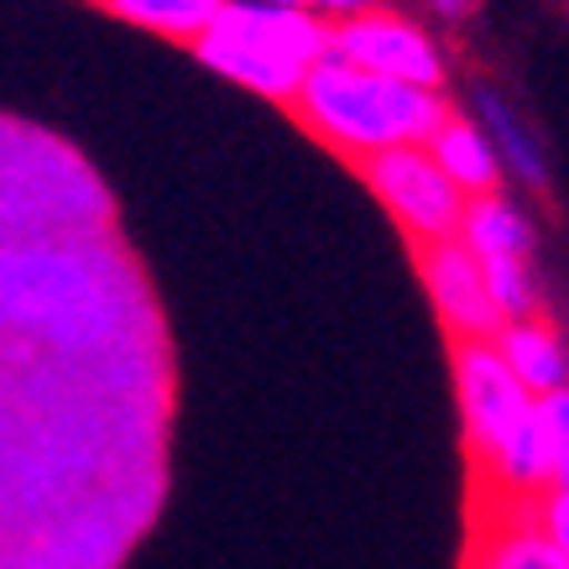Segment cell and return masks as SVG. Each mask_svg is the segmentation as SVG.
<instances>
[{
	"instance_id": "6da1fadb",
	"label": "cell",
	"mask_w": 569,
	"mask_h": 569,
	"mask_svg": "<svg viewBox=\"0 0 569 569\" xmlns=\"http://www.w3.org/2000/svg\"><path fill=\"white\" fill-rule=\"evenodd\" d=\"M288 104L313 137L356 162L381 147H429V137L449 116L433 89L397 84V79L366 73L356 63H340L329 52L303 73V84Z\"/></svg>"
},
{
	"instance_id": "7a4b0ae2",
	"label": "cell",
	"mask_w": 569,
	"mask_h": 569,
	"mask_svg": "<svg viewBox=\"0 0 569 569\" xmlns=\"http://www.w3.org/2000/svg\"><path fill=\"white\" fill-rule=\"evenodd\" d=\"M0 319L84 350L116 329L121 293L79 246H0Z\"/></svg>"
},
{
	"instance_id": "3957f363",
	"label": "cell",
	"mask_w": 569,
	"mask_h": 569,
	"mask_svg": "<svg viewBox=\"0 0 569 569\" xmlns=\"http://www.w3.org/2000/svg\"><path fill=\"white\" fill-rule=\"evenodd\" d=\"M329 27L303 6H257L224 0L214 21L193 37V52L214 73L257 89L267 100H293L303 73L325 58Z\"/></svg>"
},
{
	"instance_id": "277c9868",
	"label": "cell",
	"mask_w": 569,
	"mask_h": 569,
	"mask_svg": "<svg viewBox=\"0 0 569 569\" xmlns=\"http://www.w3.org/2000/svg\"><path fill=\"white\" fill-rule=\"evenodd\" d=\"M361 173L371 183V193L392 209L397 224L418 246L455 241L466 193L445 178V168L429 157V147H381V152L361 157Z\"/></svg>"
},
{
	"instance_id": "5b68a950",
	"label": "cell",
	"mask_w": 569,
	"mask_h": 569,
	"mask_svg": "<svg viewBox=\"0 0 569 569\" xmlns=\"http://www.w3.org/2000/svg\"><path fill=\"white\" fill-rule=\"evenodd\" d=\"M455 387H460V408H466V433L476 460H497L507 433L522 423L533 408V392L512 377V366L497 356L491 340H460L455 346Z\"/></svg>"
},
{
	"instance_id": "8992f818",
	"label": "cell",
	"mask_w": 569,
	"mask_h": 569,
	"mask_svg": "<svg viewBox=\"0 0 569 569\" xmlns=\"http://www.w3.org/2000/svg\"><path fill=\"white\" fill-rule=\"evenodd\" d=\"M329 58L340 63H356L366 73H381V79H397V84H423L439 89L445 79V63L433 42L418 27L397 17H381V11H361V17H346L329 27Z\"/></svg>"
},
{
	"instance_id": "52a82bcc",
	"label": "cell",
	"mask_w": 569,
	"mask_h": 569,
	"mask_svg": "<svg viewBox=\"0 0 569 569\" xmlns=\"http://www.w3.org/2000/svg\"><path fill=\"white\" fill-rule=\"evenodd\" d=\"M418 272L429 282V298L439 303L445 325L455 329V340H491L507 325L497 313V303H491V293H486L481 261L470 257L460 241L418 246Z\"/></svg>"
},
{
	"instance_id": "ba28073f",
	"label": "cell",
	"mask_w": 569,
	"mask_h": 569,
	"mask_svg": "<svg viewBox=\"0 0 569 569\" xmlns=\"http://www.w3.org/2000/svg\"><path fill=\"white\" fill-rule=\"evenodd\" d=\"M507 497V491H501ZM466 569H569L565 553L553 549L538 528V507L528 497H507L497 507V522L476 528Z\"/></svg>"
},
{
	"instance_id": "9c48e42d",
	"label": "cell",
	"mask_w": 569,
	"mask_h": 569,
	"mask_svg": "<svg viewBox=\"0 0 569 569\" xmlns=\"http://www.w3.org/2000/svg\"><path fill=\"white\" fill-rule=\"evenodd\" d=\"M491 346H497V356L512 366V377H518L533 397L569 387L565 346H559L543 325H533V319H512V325H501L497 335H491Z\"/></svg>"
},
{
	"instance_id": "30bf717a",
	"label": "cell",
	"mask_w": 569,
	"mask_h": 569,
	"mask_svg": "<svg viewBox=\"0 0 569 569\" xmlns=\"http://www.w3.org/2000/svg\"><path fill=\"white\" fill-rule=\"evenodd\" d=\"M429 157L445 168V178L455 189L476 199V193H497V178H501V162H497V147L476 131L470 121H449L429 137Z\"/></svg>"
},
{
	"instance_id": "8fae6325",
	"label": "cell",
	"mask_w": 569,
	"mask_h": 569,
	"mask_svg": "<svg viewBox=\"0 0 569 569\" xmlns=\"http://www.w3.org/2000/svg\"><path fill=\"white\" fill-rule=\"evenodd\" d=\"M455 241L466 246L470 257H528L533 230H528V220H522L501 193H476V199H466V209H460Z\"/></svg>"
},
{
	"instance_id": "7c38bea8",
	"label": "cell",
	"mask_w": 569,
	"mask_h": 569,
	"mask_svg": "<svg viewBox=\"0 0 569 569\" xmlns=\"http://www.w3.org/2000/svg\"><path fill=\"white\" fill-rule=\"evenodd\" d=\"M491 470H497V486H507V497H538V491L553 481L549 433H543V418H538V408H528L518 429L507 433V445L497 449Z\"/></svg>"
},
{
	"instance_id": "4fadbf2b",
	"label": "cell",
	"mask_w": 569,
	"mask_h": 569,
	"mask_svg": "<svg viewBox=\"0 0 569 569\" xmlns=\"http://www.w3.org/2000/svg\"><path fill=\"white\" fill-rule=\"evenodd\" d=\"M100 6L126 21H137V27H147V32H157V37L193 42V37L214 21V11H220L224 0H100Z\"/></svg>"
},
{
	"instance_id": "5bb4252c",
	"label": "cell",
	"mask_w": 569,
	"mask_h": 569,
	"mask_svg": "<svg viewBox=\"0 0 569 569\" xmlns=\"http://www.w3.org/2000/svg\"><path fill=\"white\" fill-rule=\"evenodd\" d=\"M476 104H481V116H486V126H491V137L501 141V162L512 168V173L522 178V183H543V157H538V147H533V137L518 126V116L507 110V104L491 94V89H481L476 94Z\"/></svg>"
},
{
	"instance_id": "9a60e30c",
	"label": "cell",
	"mask_w": 569,
	"mask_h": 569,
	"mask_svg": "<svg viewBox=\"0 0 569 569\" xmlns=\"http://www.w3.org/2000/svg\"><path fill=\"white\" fill-rule=\"evenodd\" d=\"M486 277V293L497 303V313L512 325V319H533V282H528V267L522 257H476Z\"/></svg>"
},
{
	"instance_id": "2e32d148",
	"label": "cell",
	"mask_w": 569,
	"mask_h": 569,
	"mask_svg": "<svg viewBox=\"0 0 569 569\" xmlns=\"http://www.w3.org/2000/svg\"><path fill=\"white\" fill-rule=\"evenodd\" d=\"M533 408L543 418V433H549V460H553L549 486H569V387L533 397Z\"/></svg>"
},
{
	"instance_id": "e0dca14e",
	"label": "cell",
	"mask_w": 569,
	"mask_h": 569,
	"mask_svg": "<svg viewBox=\"0 0 569 569\" xmlns=\"http://www.w3.org/2000/svg\"><path fill=\"white\" fill-rule=\"evenodd\" d=\"M538 528H543V538L565 553L569 565V486H553L549 497L538 501Z\"/></svg>"
},
{
	"instance_id": "ac0fdd59",
	"label": "cell",
	"mask_w": 569,
	"mask_h": 569,
	"mask_svg": "<svg viewBox=\"0 0 569 569\" xmlns=\"http://www.w3.org/2000/svg\"><path fill=\"white\" fill-rule=\"evenodd\" d=\"M377 0H309V11H329L335 21H346V17H361V11H371Z\"/></svg>"
},
{
	"instance_id": "d6986e66",
	"label": "cell",
	"mask_w": 569,
	"mask_h": 569,
	"mask_svg": "<svg viewBox=\"0 0 569 569\" xmlns=\"http://www.w3.org/2000/svg\"><path fill=\"white\" fill-rule=\"evenodd\" d=\"M439 6V17H470L476 11V0H433Z\"/></svg>"
},
{
	"instance_id": "ffe728a7",
	"label": "cell",
	"mask_w": 569,
	"mask_h": 569,
	"mask_svg": "<svg viewBox=\"0 0 569 569\" xmlns=\"http://www.w3.org/2000/svg\"><path fill=\"white\" fill-rule=\"evenodd\" d=\"M257 6H303L309 11V0H257Z\"/></svg>"
}]
</instances>
